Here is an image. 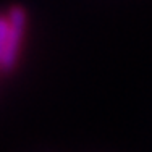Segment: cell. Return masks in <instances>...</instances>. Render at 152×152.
Returning <instances> with one entry per match:
<instances>
[{
    "label": "cell",
    "mask_w": 152,
    "mask_h": 152,
    "mask_svg": "<svg viewBox=\"0 0 152 152\" xmlns=\"http://www.w3.org/2000/svg\"><path fill=\"white\" fill-rule=\"evenodd\" d=\"M7 16H8V23H10V31H8L3 60L2 65H0V71H3V73H10L16 66L21 42H23L24 28H26V12H24L23 7L20 5L12 7Z\"/></svg>",
    "instance_id": "cell-1"
},
{
    "label": "cell",
    "mask_w": 152,
    "mask_h": 152,
    "mask_svg": "<svg viewBox=\"0 0 152 152\" xmlns=\"http://www.w3.org/2000/svg\"><path fill=\"white\" fill-rule=\"evenodd\" d=\"M8 31H10L8 16H2V15H0V65H2L3 53H5L7 39H8Z\"/></svg>",
    "instance_id": "cell-2"
}]
</instances>
